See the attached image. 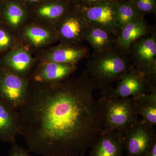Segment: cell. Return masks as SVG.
I'll use <instances>...</instances> for the list:
<instances>
[{"instance_id": "cell-6", "label": "cell", "mask_w": 156, "mask_h": 156, "mask_svg": "<svg viewBox=\"0 0 156 156\" xmlns=\"http://www.w3.org/2000/svg\"><path fill=\"white\" fill-rule=\"evenodd\" d=\"M29 79L0 66V99L16 111L24 105L29 93Z\"/></svg>"}, {"instance_id": "cell-26", "label": "cell", "mask_w": 156, "mask_h": 156, "mask_svg": "<svg viewBox=\"0 0 156 156\" xmlns=\"http://www.w3.org/2000/svg\"><path fill=\"white\" fill-rule=\"evenodd\" d=\"M145 156H156V142L154 144Z\"/></svg>"}, {"instance_id": "cell-18", "label": "cell", "mask_w": 156, "mask_h": 156, "mask_svg": "<svg viewBox=\"0 0 156 156\" xmlns=\"http://www.w3.org/2000/svg\"><path fill=\"white\" fill-rule=\"evenodd\" d=\"M131 98L136 113L142 118L141 121L154 128L156 125V88L145 95Z\"/></svg>"}, {"instance_id": "cell-10", "label": "cell", "mask_w": 156, "mask_h": 156, "mask_svg": "<svg viewBox=\"0 0 156 156\" xmlns=\"http://www.w3.org/2000/svg\"><path fill=\"white\" fill-rule=\"evenodd\" d=\"M34 59L24 47L12 48L0 59V66L22 77L29 79Z\"/></svg>"}, {"instance_id": "cell-16", "label": "cell", "mask_w": 156, "mask_h": 156, "mask_svg": "<svg viewBox=\"0 0 156 156\" xmlns=\"http://www.w3.org/2000/svg\"><path fill=\"white\" fill-rule=\"evenodd\" d=\"M116 36L98 26L89 24L83 37L95 53H103L115 48Z\"/></svg>"}, {"instance_id": "cell-23", "label": "cell", "mask_w": 156, "mask_h": 156, "mask_svg": "<svg viewBox=\"0 0 156 156\" xmlns=\"http://www.w3.org/2000/svg\"><path fill=\"white\" fill-rule=\"evenodd\" d=\"M14 38L7 29L0 24V54L10 50L14 44Z\"/></svg>"}, {"instance_id": "cell-13", "label": "cell", "mask_w": 156, "mask_h": 156, "mask_svg": "<svg viewBox=\"0 0 156 156\" xmlns=\"http://www.w3.org/2000/svg\"><path fill=\"white\" fill-rule=\"evenodd\" d=\"M90 148L89 156H122L125 150L123 134L104 130Z\"/></svg>"}, {"instance_id": "cell-24", "label": "cell", "mask_w": 156, "mask_h": 156, "mask_svg": "<svg viewBox=\"0 0 156 156\" xmlns=\"http://www.w3.org/2000/svg\"><path fill=\"white\" fill-rule=\"evenodd\" d=\"M11 145L12 146L9 152V156H31L29 152V151L17 145L16 143Z\"/></svg>"}, {"instance_id": "cell-7", "label": "cell", "mask_w": 156, "mask_h": 156, "mask_svg": "<svg viewBox=\"0 0 156 156\" xmlns=\"http://www.w3.org/2000/svg\"><path fill=\"white\" fill-rule=\"evenodd\" d=\"M154 128L138 120L123 134L127 156H145L156 142Z\"/></svg>"}, {"instance_id": "cell-22", "label": "cell", "mask_w": 156, "mask_h": 156, "mask_svg": "<svg viewBox=\"0 0 156 156\" xmlns=\"http://www.w3.org/2000/svg\"><path fill=\"white\" fill-rule=\"evenodd\" d=\"M136 9L144 16V14L154 13L156 10V0H129Z\"/></svg>"}, {"instance_id": "cell-8", "label": "cell", "mask_w": 156, "mask_h": 156, "mask_svg": "<svg viewBox=\"0 0 156 156\" xmlns=\"http://www.w3.org/2000/svg\"><path fill=\"white\" fill-rule=\"evenodd\" d=\"M89 26L80 8L77 11H67L53 27L58 40L64 45H77L83 41Z\"/></svg>"}, {"instance_id": "cell-25", "label": "cell", "mask_w": 156, "mask_h": 156, "mask_svg": "<svg viewBox=\"0 0 156 156\" xmlns=\"http://www.w3.org/2000/svg\"><path fill=\"white\" fill-rule=\"evenodd\" d=\"M108 0H80L82 5L81 7H88L103 2Z\"/></svg>"}, {"instance_id": "cell-11", "label": "cell", "mask_w": 156, "mask_h": 156, "mask_svg": "<svg viewBox=\"0 0 156 156\" xmlns=\"http://www.w3.org/2000/svg\"><path fill=\"white\" fill-rule=\"evenodd\" d=\"M76 65L46 62L41 63L31 75L32 82L44 84L58 83L74 72Z\"/></svg>"}, {"instance_id": "cell-1", "label": "cell", "mask_w": 156, "mask_h": 156, "mask_svg": "<svg viewBox=\"0 0 156 156\" xmlns=\"http://www.w3.org/2000/svg\"><path fill=\"white\" fill-rule=\"evenodd\" d=\"M85 73L58 83H30L18 112L29 151L42 156H84L104 131L103 106Z\"/></svg>"}, {"instance_id": "cell-30", "label": "cell", "mask_w": 156, "mask_h": 156, "mask_svg": "<svg viewBox=\"0 0 156 156\" xmlns=\"http://www.w3.org/2000/svg\"><path fill=\"white\" fill-rule=\"evenodd\" d=\"M78 156L58 155V156Z\"/></svg>"}, {"instance_id": "cell-9", "label": "cell", "mask_w": 156, "mask_h": 156, "mask_svg": "<svg viewBox=\"0 0 156 156\" xmlns=\"http://www.w3.org/2000/svg\"><path fill=\"white\" fill-rule=\"evenodd\" d=\"M115 0L80 9L89 24L102 27L117 36L120 29L117 24L115 13Z\"/></svg>"}, {"instance_id": "cell-2", "label": "cell", "mask_w": 156, "mask_h": 156, "mask_svg": "<svg viewBox=\"0 0 156 156\" xmlns=\"http://www.w3.org/2000/svg\"><path fill=\"white\" fill-rule=\"evenodd\" d=\"M133 67L128 54L115 48L103 53H95L88 61L84 73L92 81L95 89L103 93L110 89L112 82L119 80Z\"/></svg>"}, {"instance_id": "cell-19", "label": "cell", "mask_w": 156, "mask_h": 156, "mask_svg": "<svg viewBox=\"0 0 156 156\" xmlns=\"http://www.w3.org/2000/svg\"><path fill=\"white\" fill-rule=\"evenodd\" d=\"M67 11V6L62 2H55L44 4L37 10L39 25L53 28Z\"/></svg>"}, {"instance_id": "cell-21", "label": "cell", "mask_w": 156, "mask_h": 156, "mask_svg": "<svg viewBox=\"0 0 156 156\" xmlns=\"http://www.w3.org/2000/svg\"><path fill=\"white\" fill-rule=\"evenodd\" d=\"M115 13L117 24L119 29L129 23L144 18V16L129 1L117 2Z\"/></svg>"}, {"instance_id": "cell-29", "label": "cell", "mask_w": 156, "mask_h": 156, "mask_svg": "<svg viewBox=\"0 0 156 156\" xmlns=\"http://www.w3.org/2000/svg\"><path fill=\"white\" fill-rule=\"evenodd\" d=\"M117 2H127L129 1V0H115Z\"/></svg>"}, {"instance_id": "cell-17", "label": "cell", "mask_w": 156, "mask_h": 156, "mask_svg": "<svg viewBox=\"0 0 156 156\" xmlns=\"http://www.w3.org/2000/svg\"><path fill=\"white\" fill-rule=\"evenodd\" d=\"M21 35L25 43L34 48H42L58 41L54 29L37 23L27 25Z\"/></svg>"}, {"instance_id": "cell-20", "label": "cell", "mask_w": 156, "mask_h": 156, "mask_svg": "<svg viewBox=\"0 0 156 156\" xmlns=\"http://www.w3.org/2000/svg\"><path fill=\"white\" fill-rule=\"evenodd\" d=\"M26 14L22 7L14 2H8L3 8L2 20L11 29H18L25 21Z\"/></svg>"}, {"instance_id": "cell-28", "label": "cell", "mask_w": 156, "mask_h": 156, "mask_svg": "<svg viewBox=\"0 0 156 156\" xmlns=\"http://www.w3.org/2000/svg\"><path fill=\"white\" fill-rule=\"evenodd\" d=\"M24 1H26V2H28L35 3L40 2L41 0H24Z\"/></svg>"}, {"instance_id": "cell-12", "label": "cell", "mask_w": 156, "mask_h": 156, "mask_svg": "<svg viewBox=\"0 0 156 156\" xmlns=\"http://www.w3.org/2000/svg\"><path fill=\"white\" fill-rule=\"evenodd\" d=\"M89 49L77 45L61 44L53 47L45 52L41 63L55 62L76 65L89 55Z\"/></svg>"}, {"instance_id": "cell-14", "label": "cell", "mask_w": 156, "mask_h": 156, "mask_svg": "<svg viewBox=\"0 0 156 156\" xmlns=\"http://www.w3.org/2000/svg\"><path fill=\"white\" fill-rule=\"evenodd\" d=\"M20 134L18 112L0 99V141L14 144L16 136Z\"/></svg>"}, {"instance_id": "cell-5", "label": "cell", "mask_w": 156, "mask_h": 156, "mask_svg": "<svg viewBox=\"0 0 156 156\" xmlns=\"http://www.w3.org/2000/svg\"><path fill=\"white\" fill-rule=\"evenodd\" d=\"M119 80L115 89L110 88L103 95L122 98H136L156 88V81L133 67L125 73Z\"/></svg>"}, {"instance_id": "cell-15", "label": "cell", "mask_w": 156, "mask_h": 156, "mask_svg": "<svg viewBox=\"0 0 156 156\" xmlns=\"http://www.w3.org/2000/svg\"><path fill=\"white\" fill-rule=\"evenodd\" d=\"M151 30L144 18L129 23L120 29L116 37L115 48L127 54L133 43Z\"/></svg>"}, {"instance_id": "cell-27", "label": "cell", "mask_w": 156, "mask_h": 156, "mask_svg": "<svg viewBox=\"0 0 156 156\" xmlns=\"http://www.w3.org/2000/svg\"><path fill=\"white\" fill-rule=\"evenodd\" d=\"M3 7L0 2V24H1V21L2 20V13Z\"/></svg>"}, {"instance_id": "cell-4", "label": "cell", "mask_w": 156, "mask_h": 156, "mask_svg": "<svg viewBox=\"0 0 156 156\" xmlns=\"http://www.w3.org/2000/svg\"><path fill=\"white\" fill-rule=\"evenodd\" d=\"M128 55L133 68L156 81V33L152 30L131 45Z\"/></svg>"}, {"instance_id": "cell-3", "label": "cell", "mask_w": 156, "mask_h": 156, "mask_svg": "<svg viewBox=\"0 0 156 156\" xmlns=\"http://www.w3.org/2000/svg\"><path fill=\"white\" fill-rule=\"evenodd\" d=\"M103 106L104 130L115 131L123 134L138 121L131 98L112 97L103 95L101 98Z\"/></svg>"}]
</instances>
